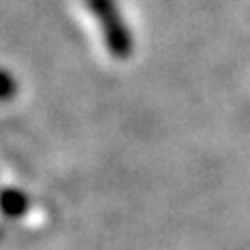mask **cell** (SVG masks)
Instances as JSON below:
<instances>
[{"instance_id": "2", "label": "cell", "mask_w": 250, "mask_h": 250, "mask_svg": "<svg viewBox=\"0 0 250 250\" xmlns=\"http://www.w3.org/2000/svg\"><path fill=\"white\" fill-rule=\"evenodd\" d=\"M29 207V200L22 191L18 189H2L0 191V211L9 217H18L26 211Z\"/></svg>"}, {"instance_id": "1", "label": "cell", "mask_w": 250, "mask_h": 250, "mask_svg": "<svg viewBox=\"0 0 250 250\" xmlns=\"http://www.w3.org/2000/svg\"><path fill=\"white\" fill-rule=\"evenodd\" d=\"M90 13L101 24L105 46L114 57H127L132 53V35L123 22V16L119 11L114 0H86Z\"/></svg>"}, {"instance_id": "3", "label": "cell", "mask_w": 250, "mask_h": 250, "mask_svg": "<svg viewBox=\"0 0 250 250\" xmlns=\"http://www.w3.org/2000/svg\"><path fill=\"white\" fill-rule=\"evenodd\" d=\"M16 92H18V83H16V79H13V75L7 73L4 68H0V104L13 99Z\"/></svg>"}]
</instances>
